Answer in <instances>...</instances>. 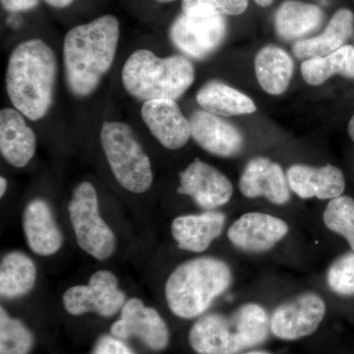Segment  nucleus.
Returning <instances> with one entry per match:
<instances>
[{
    "mask_svg": "<svg viewBox=\"0 0 354 354\" xmlns=\"http://www.w3.org/2000/svg\"><path fill=\"white\" fill-rule=\"evenodd\" d=\"M26 241L32 252L51 256L62 246V232L55 220L50 205L43 199H35L26 206L23 214Z\"/></svg>",
    "mask_w": 354,
    "mask_h": 354,
    "instance_id": "obj_20",
    "label": "nucleus"
},
{
    "mask_svg": "<svg viewBox=\"0 0 354 354\" xmlns=\"http://www.w3.org/2000/svg\"><path fill=\"white\" fill-rule=\"evenodd\" d=\"M68 212L81 249L97 260L109 259L115 250V235L100 215L99 199L92 183L84 181L76 186Z\"/></svg>",
    "mask_w": 354,
    "mask_h": 354,
    "instance_id": "obj_7",
    "label": "nucleus"
},
{
    "mask_svg": "<svg viewBox=\"0 0 354 354\" xmlns=\"http://www.w3.org/2000/svg\"><path fill=\"white\" fill-rule=\"evenodd\" d=\"M288 232L290 227L283 218L252 212L244 214L230 225L227 239L239 250L262 253L274 248Z\"/></svg>",
    "mask_w": 354,
    "mask_h": 354,
    "instance_id": "obj_12",
    "label": "nucleus"
},
{
    "mask_svg": "<svg viewBox=\"0 0 354 354\" xmlns=\"http://www.w3.org/2000/svg\"><path fill=\"white\" fill-rule=\"evenodd\" d=\"M354 15L348 9H339L333 16L322 35L301 39L293 46V53L299 59L324 57L344 46L353 34Z\"/></svg>",
    "mask_w": 354,
    "mask_h": 354,
    "instance_id": "obj_21",
    "label": "nucleus"
},
{
    "mask_svg": "<svg viewBox=\"0 0 354 354\" xmlns=\"http://www.w3.org/2000/svg\"><path fill=\"white\" fill-rule=\"evenodd\" d=\"M324 19L320 7L297 0L283 2L274 18V27L279 37L295 39L316 30Z\"/></svg>",
    "mask_w": 354,
    "mask_h": 354,
    "instance_id": "obj_23",
    "label": "nucleus"
},
{
    "mask_svg": "<svg viewBox=\"0 0 354 354\" xmlns=\"http://www.w3.org/2000/svg\"><path fill=\"white\" fill-rule=\"evenodd\" d=\"M44 1L55 8H65V7L71 6L75 0H44Z\"/></svg>",
    "mask_w": 354,
    "mask_h": 354,
    "instance_id": "obj_33",
    "label": "nucleus"
},
{
    "mask_svg": "<svg viewBox=\"0 0 354 354\" xmlns=\"http://www.w3.org/2000/svg\"><path fill=\"white\" fill-rule=\"evenodd\" d=\"M302 77L309 85L319 86L335 74L354 78V48L344 46L327 57L304 60L301 64Z\"/></svg>",
    "mask_w": 354,
    "mask_h": 354,
    "instance_id": "obj_26",
    "label": "nucleus"
},
{
    "mask_svg": "<svg viewBox=\"0 0 354 354\" xmlns=\"http://www.w3.org/2000/svg\"><path fill=\"white\" fill-rule=\"evenodd\" d=\"M115 337H137L149 348L162 351L169 342V330L157 310L145 306L138 298H131L123 305L120 320L111 327Z\"/></svg>",
    "mask_w": 354,
    "mask_h": 354,
    "instance_id": "obj_13",
    "label": "nucleus"
},
{
    "mask_svg": "<svg viewBox=\"0 0 354 354\" xmlns=\"http://www.w3.org/2000/svg\"><path fill=\"white\" fill-rule=\"evenodd\" d=\"M1 6L9 12L31 10L38 6L39 0H0Z\"/></svg>",
    "mask_w": 354,
    "mask_h": 354,
    "instance_id": "obj_32",
    "label": "nucleus"
},
{
    "mask_svg": "<svg viewBox=\"0 0 354 354\" xmlns=\"http://www.w3.org/2000/svg\"><path fill=\"white\" fill-rule=\"evenodd\" d=\"M194 80V66L187 58L158 57L149 50L134 51L121 72V81L128 94L144 102L176 101Z\"/></svg>",
    "mask_w": 354,
    "mask_h": 354,
    "instance_id": "obj_5",
    "label": "nucleus"
},
{
    "mask_svg": "<svg viewBox=\"0 0 354 354\" xmlns=\"http://www.w3.org/2000/svg\"><path fill=\"white\" fill-rule=\"evenodd\" d=\"M225 223V216L216 211L177 216L172 221L171 234L178 248L201 253L220 237Z\"/></svg>",
    "mask_w": 354,
    "mask_h": 354,
    "instance_id": "obj_19",
    "label": "nucleus"
},
{
    "mask_svg": "<svg viewBox=\"0 0 354 354\" xmlns=\"http://www.w3.org/2000/svg\"><path fill=\"white\" fill-rule=\"evenodd\" d=\"M37 268L31 258L19 251L4 255L0 265V295L6 298L24 297L34 288Z\"/></svg>",
    "mask_w": 354,
    "mask_h": 354,
    "instance_id": "obj_25",
    "label": "nucleus"
},
{
    "mask_svg": "<svg viewBox=\"0 0 354 354\" xmlns=\"http://www.w3.org/2000/svg\"><path fill=\"white\" fill-rule=\"evenodd\" d=\"M239 354H272L269 353V351H245V353H241Z\"/></svg>",
    "mask_w": 354,
    "mask_h": 354,
    "instance_id": "obj_37",
    "label": "nucleus"
},
{
    "mask_svg": "<svg viewBox=\"0 0 354 354\" xmlns=\"http://www.w3.org/2000/svg\"><path fill=\"white\" fill-rule=\"evenodd\" d=\"M348 134L351 140L354 142V115L351 118L348 124Z\"/></svg>",
    "mask_w": 354,
    "mask_h": 354,
    "instance_id": "obj_35",
    "label": "nucleus"
},
{
    "mask_svg": "<svg viewBox=\"0 0 354 354\" xmlns=\"http://www.w3.org/2000/svg\"><path fill=\"white\" fill-rule=\"evenodd\" d=\"M64 308L74 316L94 312L104 317L114 315L125 302V295L118 288L115 274L97 271L91 276L87 286H75L65 291Z\"/></svg>",
    "mask_w": 354,
    "mask_h": 354,
    "instance_id": "obj_9",
    "label": "nucleus"
},
{
    "mask_svg": "<svg viewBox=\"0 0 354 354\" xmlns=\"http://www.w3.org/2000/svg\"><path fill=\"white\" fill-rule=\"evenodd\" d=\"M270 333L267 310L248 302L230 315L212 313L200 317L191 327L188 339L198 354H239L264 344Z\"/></svg>",
    "mask_w": 354,
    "mask_h": 354,
    "instance_id": "obj_3",
    "label": "nucleus"
},
{
    "mask_svg": "<svg viewBox=\"0 0 354 354\" xmlns=\"http://www.w3.org/2000/svg\"><path fill=\"white\" fill-rule=\"evenodd\" d=\"M232 272L225 261L200 257L186 261L165 283V298L174 315L192 319L202 315L232 283Z\"/></svg>",
    "mask_w": 354,
    "mask_h": 354,
    "instance_id": "obj_4",
    "label": "nucleus"
},
{
    "mask_svg": "<svg viewBox=\"0 0 354 354\" xmlns=\"http://www.w3.org/2000/svg\"><path fill=\"white\" fill-rule=\"evenodd\" d=\"M227 23L221 15L192 16L181 14L169 31L172 43L190 57L201 59L218 48L225 39Z\"/></svg>",
    "mask_w": 354,
    "mask_h": 354,
    "instance_id": "obj_10",
    "label": "nucleus"
},
{
    "mask_svg": "<svg viewBox=\"0 0 354 354\" xmlns=\"http://www.w3.org/2000/svg\"><path fill=\"white\" fill-rule=\"evenodd\" d=\"M34 344L32 333L24 324L0 308V354H27Z\"/></svg>",
    "mask_w": 354,
    "mask_h": 354,
    "instance_id": "obj_28",
    "label": "nucleus"
},
{
    "mask_svg": "<svg viewBox=\"0 0 354 354\" xmlns=\"http://www.w3.org/2000/svg\"><path fill=\"white\" fill-rule=\"evenodd\" d=\"M239 189L247 198L264 197L274 205L290 200V187L283 167L267 158H254L244 167Z\"/></svg>",
    "mask_w": 354,
    "mask_h": 354,
    "instance_id": "obj_15",
    "label": "nucleus"
},
{
    "mask_svg": "<svg viewBox=\"0 0 354 354\" xmlns=\"http://www.w3.org/2000/svg\"><path fill=\"white\" fill-rule=\"evenodd\" d=\"M179 194L187 195L203 209H214L230 201L234 187L223 172L200 160L179 174Z\"/></svg>",
    "mask_w": 354,
    "mask_h": 354,
    "instance_id": "obj_11",
    "label": "nucleus"
},
{
    "mask_svg": "<svg viewBox=\"0 0 354 354\" xmlns=\"http://www.w3.org/2000/svg\"><path fill=\"white\" fill-rule=\"evenodd\" d=\"M102 150L118 183L130 192H146L153 183L152 165L129 125L106 121L101 129Z\"/></svg>",
    "mask_w": 354,
    "mask_h": 354,
    "instance_id": "obj_6",
    "label": "nucleus"
},
{
    "mask_svg": "<svg viewBox=\"0 0 354 354\" xmlns=\"http://www.w3.org/2000/svg\"><path fill=\"white\" fill-rule=\"evenodd\" d=\"M197 102L203 111L216 115L232 116L255 113L250 97L227 84L209 82L197 93Z\"/></svg>",
    "mask_w": 354,
    "mask_h": 354,
    "instance_id": "obj_24",
    "label": "nucleus"
},
{
    "mask_svg": "<svg viewBox=\"0 0 354 354\" xmlns=\"http://www.w3.org/2000/svg\"><path fill=\"white\" fill-rule=\"evenodd\" d=\"M92 354H134L122 342L104 335L97 341Z\"/></svg>",
    "mask_w": 354,
    "mask_h": 354,
    "instance_id": "obj_31",
    "label": "nucleus"
},
{
    "mask_svg": "<svg viewBox=\"0 0 354 354\" xmlns=\"http://www.w3.org/2000/svg\"><path fill=\"white\" fill-rule=\"evenodd\" d=\"M293 68L295 64L288 53L278 46H265L256 55V77L268 94H283L290 86Z\"/></svg>",
    "mask_w": 354,
    "mask_h": 354,
    "instance_id": "obj_22",
    "label": "nucleus"
},
{
    "mask_svg": "<svg viewBox=\"0 0 354 354\" xmlns=\"http://www.w3.org/2000/svg\"><path fill=\"white\" fill-rule=\"evenodd\" d=\"M57 76L55 51L39 39L18 44L9 57L6 91L15 109L28 120H41L50 111Z\"/></svg>",
    "mask_w": 354,
    "mask_h": 354,
    "instance_id": "obj_2",
    "label": "nucleus"
},
{
    "mask_svg": "<svg viewBox=\"0 0 354 354\" xmlns=\"http://www.w3.org/2000/svg\"><path fill=\"white\" fill-rule=\"evenodd\" d=\"M120 35V21L109 14L65 35V78L72 94L86 97L95 92L113 64Z\"/></svg>",
    "mask_w": 354,
    "mask_h": 354,
    "instance_id": "obj_1",
    "label": "nucleus"
},
{
    "mask_svg": "<svg viewBox=\"0 0 354 354\" xmlns=\"http://www.w3.org/2000/svg\"><path fill=\"white\" fill-rule=\"evenodd\" d=\"M327 283L337 295H354V251L339 256L330 264L327 272Z\"/></svg>",
    "mask_w": 354,
    "mask_h": 354,
    "instance_id": "obj_30",
    "label": "nucleus"
},
{
    "mask_svg": "<svg viewBox=\"0 0 354 354\" xmlns=\"http://www.w3.org/2000/svg\"><path fill=\"white\" fill-rule=\"evenodd\" d=\"M160 3H169V2L174 1V0H157Z\"/></svg>",
    "mask_w": 354,
    "mask_h": 354,
    "instance_id": "obj_38",
    "label": "nucleus"
},
{
    "mask_svg": "<svg viewBox=\"0 0 354 354\" xmlns=\"http://www.w3.org/2000/svg\"><path fill=\"white\" fill-rule=\"evenodd\" d=\"M286 177L290 189L301 199L332 200L342 196L346 188L344 174L332 165L321 167L293 165Z\"/></svg>",
    "mask_w": 354,
    "mask_h": 354,
    "instance_id": "obj_17",
    "label": "nucleus"
},
{
    "mask_svg": "<svg viewBox=\"0 0 354 354\" xmlns=\"http://www.w3.org/2000/svg\"><path fill=\"white\" fill-rule=\"evenodd\" d=\"M142 120L153 136L169 150H178L189 141L190 121L183 115L176 101L153 100L144 102Z\"/></svg>",
    "mask_w": 354,
    "mask_h": 354,
    "instance_id": "obj_14",
    "label": "nucleus"
},
{
    "mask_svg": "<svg viewBox=\"0 0 354 354\" xmlns=\"http://www.w3.org/2000/svg\"><path fill=\"white\" fill-rule=\"evenodd\" d=\"M255 1L261 6L267 7L269 6L274 0H255Z\"/></svg>",
    "mask_w": 354,
    "mask_h": 354,
    "instance_id": "obj_36",
    "label": "nucleus"
},
{
    "mask_svg": "<svg viewBox=\"0 0 354 354\" xmlns=\"http://www.w3.org/2000/svg\"><path fill=\"white\" fill-rule=\"evenodd\" d=\"M323 221L330 232L346 239L354 251V200L339 196L330 200L324 211Z\"/></svg>",
    "mask_w": 354,
    "mask_h": 354,
    "instance_id": "obj_27",
    "label": "nucleus"
},
{
    "mask_svg": "<svg viewBox=\"0 0 354 354\" xmlns=\"http://www.w3.org/2000/svg\"><path fill=\"white\" fill-rule=\"evenodd\" d=\"M248 0H183L184 14L192 16L241 15Z\"/></svg>",
    "mask_w": 354,
    "mask_h": 354,
    "instance_id": "obj_29",
    "label": "nucleus"
},
{
    "mask_svg": "<svg viewBox=\"0 0 354 354\" xmlns=\"http://www.w3.org/2000/svg\"><path fill=\"white\" fill-rule=\"evenodd\" d=\"M7 188V181L4 177L1 176L0 178V196H3L4 193H6Z\"/></svg>",
    "mask_w": 354,
    "mask_h": 354,
    "instance_id": "obj_34",
    "label": "nucleus"
},
{
    "mask_svg": "<svg viewBox=\"0 0 354 354\" xmlns=\"http://www.w3.org/2000/svg\"><path fill=\"white\" fill-rule=\"evenodd\" d=\"M327 306L313 291L300 293L279 304L270 316V329L277 339L293 342L313 335L322 324Z\"/></svg>",
    "mask_w": 354,
    "mask_h": 354,
    "instance_id": "obj_8",
    "label": "nucleus"
},
{
    "mask_svg": "<svg viewBox=\"0 0 354 354\" xmlns=\"http://www.w3.org/2000/svg\"><path fill=\"white\" fill-rule=\"evenodd\" d=\"M191 136L205 151L218 157L239 155L243 148V136L239 130L218 115L197 111L190 118Z\"/></svg>",
    "mask_w": 354,
    "mask_h": 354,
    "instance_id": "obj_16",
    "label": "nucleus"
},
{
    "mask_svg": "<svg viewBox=\"0 0 354 354\" xmlns=\"http://www.w3.org/2000/svg\"><path fill=\"white\" fill-rule=\"evenodd\" d=\"M37 137L25 116L14 109L0 111V152L8 164L22 169L34 157Z\"/></svg>",
    "mask_w": 354,
    "mask_h": 354,
    "instance_id": "obj_18",
    "label": "nucleus"
}]
</instances>
